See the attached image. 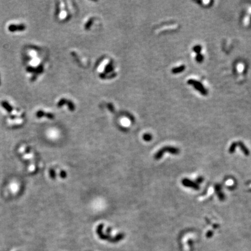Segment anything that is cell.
<instances>
[{
    "instance_id": "6da1fadb",
    "label": "cell",
    "mask_w": 251,
    "mask_h": 251,
    "mask_svg": "<svg viewBox=\"0 0 251 251\" xmlns=\"http://www.w3.org/2000/svg\"><path fill=\"white\" fill-rule=\"evenodd\" d=\"M103 225L101 224V225H99L98 226L97 229V234L98 235V236L100 238L102 239H106V240L110 241L111 242H118V241L122 240V239H123L124 238L123 234H118L116 237H114V238L109 236L108 235H106L104 234L103 233Z\"/></svg>"
},
{
    "instance_id": "7a4b0ae2",
    "label": "cell",
    "mask_w": 251,
    "mask_h": 251,
    "mask_svg": "<svg viewBox=\"0 0 251 251\" xmlns=\"http://www.w3.org/2000/svg\"><path fill=\"white\" fill-rule=\"evenodd\" d=\"M165 152H169L170 153H172L173 154H178L179 151V149L173 148V147H164V148H163L158 151V152L156 153L155 155V159L156 160L160 159L162 158V156H163V155L164 154V153Z\"/></svg>"
},
{
    "instance_id": "3957f363",
    "label": "cell",
    "mask_w": 251,
    "mask_h": 251,
    "mask_svg": "<svg viewBox=\"0 0 251 251\" xmlns=\"http://www.w3.org/2000/svg\"><path fill=\"white\" fill-rule=\"evenodd\" d=\"M188 83L190 84V85L193 86L197 90H198V91L200 92L201 94L204 95H206L207 94H208L206 89H205L204 86H202V84H201L200 82H199L195 80L190 79L188 81Z\"/></svg>"
},
{
    "instance_id": "277c9868",
    "label": "cell",
    "mask_w": 251,
    "mask_h": 251,
    "mask_svg": "<svg viewBox=\"0 0 251 251\" xmlns=\"http://www.w3.org/2000/svg\"><path fill=\"white\" fill-rule=\"evenodd\" d=\"M26 29V26L23 24H10L8 26V30L11 32H23Z\"/></svg>"
},
{
    "instance_id": "5b68a950",
    "label": "cell",
    "mask_w": 251,
    "mask_h": 251,
    "mask_svg": "<svg viewBox=\"0 0 251 251\" xmlns=\"http://www.w3.org/2000/svg\"><path fill=\"white\" fill-rule=\"evenodd\" d=\"M183 184L184 185H185V187H191L193 189H198L199 187L198 185L197 184L195 183H193V181L189 180L188 179H184L183 181Z\"/></svg>"
},
{
    "instance_id": "8992f818",
    "label": "cell",
    "mask_w": 251,
    "mask_h": 251,
    "mask_svg": "<svg viewBox=\"0 0 251 251\" xmlns=\"http://www.w3.org/2000/svg\"><path fill=\"white\" fill-rule=\"evenodd\" d=\"M1 106L3 107L4 109H5L8 113H11L13 111V107L11 106V104H9L8 102L7 101H3L1 102Z\"/></svg>"
},
{
    "instance_id": "52a82bcc",
    "label": "cell",
    "mask_w": 251,
    "mask_h": 251,
    "mask_svg": "<svg viewBox=\"0 0 251 251\" xmlns=\"http://www.w3.org/2000/svg\"><path fill=\"white\" fill-rule=\"evenodd\" d=\"M185 66H184V65H181V66H180L179 67H177V68H175L172 69V73L174 74H177L179 73H181L182 72H183L184 70H185Z\"/></svg>"
},
{
    "instance_id": "ba28073f",
    "label": "cell",
    "mask_w": 251,
    "mask_h": 251,
    "mask_svg": "<svg viewBox=\"0 0 251 251\" xmlns=\"http://www.w3.org/2000/svg\"><path fill=\"white\" fill-rule=\"evenodd\" d=\"M152 138V135L150 134H145L143 135V139L145 141H150Z\"/></svg>"
},
{
    "instance_id": "9c48e42d",
    "label": "cell",
    "mask_w": 251,
    "mask_h": 251,
    "mask_svg": "<svg viewBox=\"0 0 251 251\" xmlns=\"http://www.w3.org/2000/svg\"><path fill=\"white\" fill-rule=\"evenodd\" d=\"M49 175L52 179H55L56 178V173L53 169H51L49 170Z\"/></svg>"
},
{
    "instance_id": "30bf717a",
    "label": "cell",
    "mask_w": 251,
    "mask_h": 251,
    "mask_svg": "<svg viewBox=\"0 0 251 251\" xmlns=\"http://www.w3.org/2000/svg\"><path fill=\"white\" fill-rule=\"evenodd\" d=\"M201 49L202 48H201V47L200 45H197V46H195V47H193V51L195 52H196L198 54V53H200Z\"/></svg>"
},
{
    "instance_id": "8fae6325",
    "label": "cell",
    "mask_w": 251,
    "mask_h": 251,
    "mask_svg": "<svg viewBox=\"0 0 251 251\" xmlns=\"http://www.w3.org/2000/svg\"><path fill=\"white\" fill-rule=\"evenodd\" d=\"M44 115H45V113L44 112V111H43V110H39V111H38L37 113H36V116H37V118H42V117L44 116Z\"/></svg>"
},
{
    "instance_id": "7c38bea8",
    "label": "cell",
    "mask_w": 251,
    "mask_h": 251,
    "mask_svg": "<svg viewBox=\"0 0 251 251\" xmlns=\"http://www.w3.org/2000/svg\"><path fill=\"white\" fill-rule=\"evenodd\" d=\"M203 59H204V57H203L202 55H201V53H198V54L197 55V56L196 57V60L197 62H202Z\"/></svg>"
},
{
    "instance_id": "4fadbf2b",
    "label": "cell",
    "mask_w": 251,
    "mask_h": 251,
    "mask_svg": "<svg viewBox=\"0 0 251 251\" xmlns=\"http://www.w3.org/2000/svg\"><path fill=\"white\" fill-rule=\"evenodd\" d=\"M35 70H36V69L33 68V66H28V67H27V68H26V71L27 72H29V73H34L35 72Z\"/></svg>"
},
{
    "instance_id": "5bb4252c",
    "label": "cell",
    "mask_w": 251,
    "mask_h": 251,
    "mask_svg": "<svg viewBox=\"0 0 251 251\" xmlns=\"http://www.w3.org/2000/svg\"><path fill=\"white\" fill-rule=\"evenodd\" d=\"M60 176L61 178H62V179H65L67 176L66 172L64 171V170H62L60 173Z\"/></svg>"
},
{
    "instance_id": "9a60e30c",
    "label": "cell",
    "mask_w": 251,
    "mask_h": 251,
    "mask_svg": "<svg viewBox=\"0 0 251 251\" xmlns=\"http://www.w3.org/2000/svg\"><path fill=\"white\" fill-rule=\"evenodd\" d=\"M26 152H30V149L29 148H26Z\"/></svg>"
},
{
    "instance_id": "2e32d148",
    "label": "cell",
    "mask_w": 251,
    "mask_h": 251,
    "mask_svg": "<svg viewBox=\"0 0 251 251\" xmlns=\"http://www.w3.org/2000/svg\"><path fill=\"white\" fill-rule=\"evenodd\" d=\"M1 75H0V85H1Z\"/></svg>"
}]
</instances>
